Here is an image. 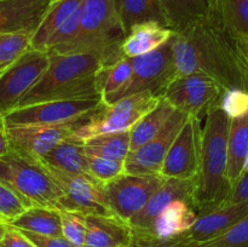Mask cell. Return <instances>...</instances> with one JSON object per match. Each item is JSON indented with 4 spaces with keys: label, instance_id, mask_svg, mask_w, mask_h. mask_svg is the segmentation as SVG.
<instances>
[{
    "label": "cell",
    "instance_id": "cell-1",
    "mask_svg": "<svg viewBox=\"0 0 248 247\" xmlns=\"http://www.w3.org/2000/svg\"><path fill=\"white\" fill-rule=\"evenodd\" d=\"M177 75L201 74L223 90L248 91V63L244 41L223 28L215 11L208 18L173 31L171 38Z\"/></svg>",
    "mask_w": 248,
    "mask_h": 247
},
{
    "label": "cell",
    "instance_id": "cell-2",
    "mask_svg": "<svg viewBox=\"0 0 248 247\" xmlns=\"http://www.w3.org/2000/svg\"><path fill=\"white\" fill-rule=\"evenodd\" d=\"M218 102L205 115L200 166L193 179L191 205L198 216L227 205L232 194V185L228 178L230 119Z\"/></svg>",
    "mask_w": 248,
    "mask_h": 247
},
{
    "label": "cell",
    "instance_id": "cell-3",
    "mask_svg": "<svg viewBox=\"0 0 248 247\" xmlns=\"http://www.w3.org/2000/svg\"><path fill=\"white\" fill-rule=\"evenodd\" d=\"M48 56L47 69L16 108L47 101L102 98L96 84V73L103 65L98 56L91 53H48Z\"/></svg>",
    "mask_w": 248,
    "mask_h": 247
},
{
    "label": "cell",
    "instance_id": "cell-4",
    "mask_svg": "<svg viewBox=\"0 0 248 247\" xmlns=\"http://www.w3.org/2000/svg\"><path fill=\"white\" fill-rule=\"evenodd\" d=\"M126 35L114 0H84L75 38L47 53H91L98 56L103 65L111 64L124 57L120 47Z\"/></svg>",
    "mask_w": 248,
    "mask_h": 247
},
{
    "label": "cell",
    "instance_id": "cell-5",
    "mask_svg": "<svg viewBox=\"0 0 248 247\" xmlns=\"http://www.w3.org/2000/svg\"><path fill=\"white\" fill-rule=\"evenodd\" d=\"M0 182L16 191L29 206L57 207L63 190L47 167L10 150L0 156Z\"/></svg>",
    "mask_w": 248,
    "mask_h": 247
},
{
    "label": "cell",
    "instance_id": "cell-6",
    "mask_svg": "<svg viewBox=\"0 0 248 247\" xmlns=\"http://www.w3.org/2000/svg\"><path fill=\"white\" fill-rule=\"evenodd\" d=\"M160 101L161 97L150 91H144L124 97L114 103H103L91 115L84 119L69 137L84 143L97 135L130 131Z\"/></svg>",
    "mask_w": 248,
    "mask_h": 247
},
{
    "label": "cell",
    "instance_id": "cell-7",
    "mask_svg": "<svg viewBox=\"0 0 248 247\" xmlns=\"http://www.w3.org/2000/svg\"><path fill=\"white\" fill-rule=\"evenodd\" d=\"M131 63L132 73L130 80L107 104L144 91L161 97L165 87L177 75L171 39L152 52L131 58Z\"/></svg>",
    "mask_w": 248,
    "mask_h": 247
},
{
    "label": "cell",
    "instance_id": "cell-8",
    "mask_svg": "<svg viewBox=\"0 0 248 247\" xmlns=\"http://www.w3.org/2000/svg\"><path fill=\"white\" fill-rule=\"evenodd\" d=\"M102 104V98L47 101L16 108L2 116L6 125H61L80 123Z\"/></svg>",
    "mask_w": 248,
    "mask_h": 247
},
{
    "label": "cell",
    "instance_id": "cell-9",
    "mask_svg": "<svg viewBox=\"0 0 248 247\" xmlns=\"http://www.w3.org/2000/svg\"><path fill=\"white\" fill-rule=\"evenodd\" d=\"M63 190L57 210L89 215H114L107 203L104 183L87 173H68L47 167Z\"/></svg>",
    "mask_w": 248,
    "mask_h": 247
},
{
    "label": "cell",
    "instance_id": "cell-10",
    "mask_svg": "<svg viewBox=\"0 0 248 247\" xmlns=\"http://www.w3.org/2000/svg\"><path fill=\"white\" fill-rule=\"evenodd\" d=\"M50 56L45 51L27 50L0 72V114L14 110L24 94L47 69Z\"/></svg>",
    "mask_w": 248,
    "mask_h": 247
},
{
    "label": "cell",
    "instance_id": "cell-11",
    "mask_svg": "<svg viewBox=\"0 0 248 247\" xmlns=\"http://www.w3.org/2000/svg\"><path fill=\"white\" fill-rule=\"evenodd\" d=\"M165 181L161 174L123 173L104 183L107 203L114 215L128 223Z\"/></svg>",
    "mask_w": 248,
    "mask_h": 247
},
{
    "label": "cell",
    "instance_id": "cell-12",
    "mask_svg": "<svg viewBox=\"0 0 248 247\" xmlns=\"http://www.w3.org/2000/svg\"><path fill=\"white\" fill-rule=\"evenodd\" d=\"M224 90L211 77L201 74L176 75L165 87L161 98L174 109L202 120L217 103Z\"/></svg>",
    "mask_w": 248,
    "mask_h": 247
},
{
    "label": "cell",
    "instance_id": "cell-13",
    "mask_svg": "<svg viewBox=\"0 0 248 247\" xmlns=\"http://www.w3.org/2000/svg\"><path fill=\"white\" fill-rule=\"evenodd\" d=\"M201 147V119L189 115L165 157L161 176L177 179L195 178L200 166Z\"/></svg>",
    "mask_w": 248,
    "mask_h": 247
},
{
    "label": "cell",
    "instance_id": "cell-14",
    "mask_svg": "<svg viewBox=\"0 0 248 247\" xmlns=\"http://www.w3.org/2000/svg\"><path fill=\"white\" fill-rule=\"evenodd\" d=\"M188 116V114L176 109L154 138L138 149L128 153L125 159V173L161 174L165 157Z\"/></svg>",
    "mask_w": 248,
    "mask_h": 247
},
{
    "label": "cell",
    "instance_id": "cell-15",
    "mask_svg": "<svg viewBox=\"0 0 248 247\" xmlns=\"http://www.w3.org/2000/svg\"><path fill=\"white\" fill-rule=\"evenodd\" d=\"M80 123L61 125H6L10 150L28 159L39 160L55 145L69 137Z\"/></svg>",
    "mask_w": 248,
    "mask_h": 247
},
{
    "label": "cell",
    "instance_id": "cell-16",
    "mask_svg": "<svg viewBox=\"0 0 248 247\" xmlns=\"http://www.w3.org/2000/svg\"><path fill=\"white\" fill-rule=\"evenodd\" d=\"M247 215L248 203H227L222 207L198 216L193 227L179 236L191 246H195L219 236Z\"/></svg>",
    "mask_w": 248,
    "mask_h": 247
},
{
    "label": "cell",
    "instance_id": "cell-17",
    "mask_svg": "<svg viewBox=\"0 0 248 247\" xmlns=\"http://www.w3.org/2000/svg\"><path fill=\"white\" fill-rule=\"evenodd\" d=\"M191 196H193V179L166 178L164 184L150 196L142 210L138 211L128 220V224L132 228V232H147L153 220L170 202L177 199H182L191 203Z\"/></svg>",
    "mask_w": 248,
    "mask_h": 247
},
{
    "label": "cell",
    "instance_id": "cell-18",
    "mask_svg": "<svg viewBox=\"0 0 248 247\" xmlns=\"http://www.w3.org/2000/svg\"><path fill=\"white\" fill-rule=\"evenodd\" d=\"M52 0H0V34H33Z\"/></svg>",
    "mask_w": 248,
    "mask_h": 247
},
{
    "label": "cell",
    "instance_id": "cell-19",
    "mask_svg": "<svg viewBox=\"0 0 248 247\" xmlns=\"http://www.w3.org/2000/svg\"><path fill=\"white\" fill-rule=\"evenodd\" d=\"M84 247H130L133 232L126 220L115 215H89Z\"/></svg>",
    "mask_w": 248,
    "mask_h": 247
},
{
    "label": "cell",
    "instance_id": "cell-20",
    "mask_svg": "<svg viewBox=\"0 0 248 247\" xmlns=\"http://www.w3.org/2000/svg\"><path fill=\"white\" fill-rule=\"evenodd\" d=\"M196 218L198 215L191 203L186 200L177 199L160 212L147 232L140 234L149 235L160 240L173 239L188 232L195 223Z\"/></svg>",
    "mask_w": 248,
    "mask_h": 247
},
{
    "label": "cell",
    "instance_id": "cell-21",
    "mask_svg": "<svg viewBox=\"0 0 248 247\" xmlns=\"http://www.w3.org/2000/svg\"><path fill=\"white\" fill-rule=\"evenodd\" d=\"M173 35V31L157 22H144L133 26L121 44V55L135 58L161 47Z\"/></svg>",
    "mask_w": 248,
    "mask_h": 247
},
{
    "label": "cell",
    "instance_id": "cell-22",
    "mask_svg": "<svg viewBox=\"0 0 248 247\" xmlns=\"http://www.w3.org/2000/svg\"><path fill=\"white\" fill-rule=\"evenodd\" d=\"M167 26L173 31H183L208 18L215 11L212 0H159Z\"/></svg>",
    "mask_w": 248,
    "mask_h": 247
},
{
    "label": "cell",
    "instance_id": "cell-23",
    "mask_svg": "<svg viewBox=\"0 0 248 247\" xmlns=\"http://www.w3.org/2000/svg\"><path fill=\"white\" fill-rule=\"evenodd\" d=\"M46 167L68 173H89L84 143L68 137L39 159Z\"/></svg>",
    "mask_w": 248,
    "mask_h": 247
},
{
    "label": "cell",
    "instance_id": "cell-24",
    "mask_svg": "<svg viewBox=\"0 0 248 247\" xmlns=\"http://www.w3.org/2000/svg\"><path fill=\"white\" fill-rule=\"evenodd\" d=\"M84 0H56L52 1L45 16L31 38L29 48L38 51H45L46 44L52 34L81 7ZM46 52V51H45Z\"/></svg>",
    "mask_w": 248,
    "mask_h": 247
},
{
    "label": "cell",
    "instance_id": "cell-25",
    "mask_svg": "<svg viewBox=\"0 0 248 247\" xmlns=\"http://www.w3.org/2000/svg\"><path fill=\"white\" fill-rule=\"evenodd\" d=\"M248 154V114L237 119H230L228 137V178L232 190L241 174Z\"/></svg>",
    "mask_w": 248,
    "mask_h": 247
},
{
    "label": "cell",
    "instance_id": "cell-26",
    "mask_svg": "<svg viewBox=\"0 0 248 247\" xmlns=\"http://www.w3.org/2000/svg\"><path fill=\"white\" fill-rule=\"evenodd\" d=\"M114 4L126 33L144 22H157L169 27L159 0H114Z\"/></svg>",
    "mask_w": 248,
    "mask_h": 247
},
{
    "label": "cell",
    "instance_id": "cell-27",
    "mask_svg": "<svg viewBox=\"0 0 248 247\" xmlns=\"http://www.w3.org/2000/svg\"><path fill=\"white\" fill-rule=\"evenodd\" d=\"M11 227L19 230L48 236H61V212L60 210L45 206H31L21 216L9 223Z\"/></svg>",
    "mask_w": 248,
    "mask_h": 247
},
{
    "label": "cell",
    "instance_id": "cell-28",
    "mask_svg": "<svg viewBox=\"0 0 248 247\" xmlns=\"http://www.w3.org/2000/svg\"><path fill=\"white\" fill-rule=\"evenodd\" d=\"M176 109L161 98L156 107L149 113L145 114L135 126L130 130V152L149 142L161 131Z\"/></svg>",
    "mask_w": 248,
    "mask_h": 247
},
{
    "label": "cell",
    "instance_id": "cell-29",
    "mask_svg": "<svg viewBox=\"0 0 248 247\" xmlns=\"http://www.w3.org/2000/svg\"><path fill=\"white\" fill-rule=\"evenodd\" d=\"M215 15L232 36L248 40V0H215Z\"/></svg>",
    "mask_w": 248,
    "mask_h": 247
},
{
    "label": "cell",
    "instance_id": "cell-30",
    "mask_svg": "<svg viewBox=\"0 0 248 247\" xmlns=\"http://www.w3.org/2000/svg\"><path fill=\"white\" fill-rule=\"evenodd\" d=\"M132 73L131 58L121 57L111 64L102 65L96 73V84L104 104L128 82Z\"/></svg>",
    "mask_w": 248,
    "mask_h": 247
},
{
    "label": "cell",
    "instance_id": "cell-31",
    "mask_svg": "<svg viewBox=\"0 0 248 247\" xmlns=\"http://www.w3.org/2000/svg\"><path fill=\"white\" fill-rule=\"evenodd\" d=\"M86 154L125 161L130 153V131L103 133L84 142Z\"/></svg>",
    "mask_w": 248,
    "mask_h": 247
},
{
    "label": "cell",
    "instance_id": "cell-32",
    "mask_svg": "<svg viewBox=\"0 0 248 247\" xmlns=\"http://www.w3.org/2000/svg\"><path fill=\"white\" fill-rule=\"evenodd\" d=\"M31 35L28 31L0 34V72L29 50Z\"/></svg>",
    "mask_w": 248,
    "mask_h": 247
},
{
    "label": "cell",
    "instance_id": "cell-33",
    "mask_svg": "<svg viewBox=\"0 0 248 247\" xmlns=\"http://www.w3.org/2000/svg\"><path fill=\"white\" fill-rule=\"evenodd\" d=\"M193 247H248V215L219 236Z\"/></svg>",
    "mask_w": 248,
    "mask_h": 247
},
{
    "label": "cell",
    "instance_id": "cell-34",
    "mask_svg": "<svg viewBox=\"0 0 248 247\" xmlns=\"http://www.w3.org/2000/svg\"><path fill=\"white\" fill-rule=\"evenodd\" d=\"M86 159L89 173L102 183H107L120 174L125 173V161L106 159L90 154H86Z\"/></svg>",
    "mask_w": 248,
    "mask_h": 247
},
{
    "label": "cell",
    "instance_id": "cell-35",
    "mask_svg": "<svg viewBox=\"0 0 248 247\" xmlns=\"http://www.w3.org/2000/svg\"><path fill=\"white\" fill-rule=\"evenodd\" d=\"M31 206L16 193L0 182V222L9 224Z\"/></svg>",
    "mask_w": 248,
    "mask_h": 247
},
{
    "label": "cell",
    "instance_id": "cell-36",
    "mask_svg": "<svg viewBox=\"0 0 248 247\" xmlns=\"http://www.w3.org/2000/svg\"><path fill=\"white\" fill-rule=\"evenodd\" d=\"M62 236L75 247H84L86 236V220L81 213L72 211H60Z\"/></svg>",
    "mask_w": 248,
    "mask_h": 247
},
{
    "label": "cell",
    "instance_id": "cell-37",
    "mask_svg": "<svg viewBox=\"0 0 248 247\" xmlns=\"http://www.w3.org/2000/svg\"><path fill=\"white\" fill-rule=\"evenodd\" d=\"M218 104L229 119L242 118L248 114V91L241 89L224 90Z\"/></svg>",
    "mask_w": 248,
    "mask_h": 247
},
{
    "label": "cell",
    "instance_id": "cell-38",
    "mask_svg": "<svg viewBox=\"0 0 248 247\" xmlns=\"http://www.w3.org/2000/svg\"><path fill=\"white\" fill-rule=\"evenodd\" d=\"M80 14H81V7L79 10L74 12L55 33L52 34L50 39H48L47 44H46L45 51L53 50V48L58 47V46H62L64 44L70 43L73 39L75 38V35L78 34L79 31V23H80Z\"/></svg>",
    "mask_w": 248,
    "mask_h": 247
},
{
    "label": "cell",
    "instance_id": "cell-39",
    "mask_svg": "<svg viewBox=\"0 0 248 247\" xmlns=\"http://www.w3.org/2000/svg\"><path fill=\"white\" fill-rule=\"evenodd\" d=\"M130 247H193L182 236L173 237L169 240H160L149 235L133 232L132 242Z\"/></svg>",
    "mask_w": 248,
    "mask_h": 247
},
{
    "label": "cell",
    "instance_id": "cell-40",
    "mask_svg": "<svg viewBox=\"0 0 248 247\" xmlns=\"http://www.w3.org/2000/svg\"><path fill=\"white\" fill-rule=\"evenodd\" d=\"M21 232L35 247H75L62 235L61 236H48V235L34 234V232H26V230H21Z\"/></svg>",
    "mask_w": 248,
    "mask_h": 247
},
{
    "label": "cell",
    "instance_id": "cell-41",
    "mask_svg": "<svg viewBox=\"0 0 248 247\" xmlns=\"http://www.w3.org/2000/svg\"><path fill=\"white\" fill-rule=\"evenodd\" d=\"M0 247H35L23 232L17 228L5 224V230L0 237Z\"/></svg>",
    "mask_w": 248,
    "mask_h": 247
},
{
    "label": "cell",
    "instance_id": "cell-42",
    "mask_svg": "<svg viewBox=\"0 0 248 247\" xmlns=\"http://www.w3.org/2000/svg\"><path fill=\"white\" fill-rule=\"evenodd\" d=\"M228 203H248V171L244 172L236 182Z\"/></svg>",
    "mask_w": 248,
    "mask_h": 247
},
{
    "label": "cell",
    "instance_id": "cell-43",
    "mask_svg": "<svg viewBox=\"0 0 248 247\" xmlns=\"http://www.w3.org/2000/svg\"><path fill=\"white\" fill-rule=\"evenodd\" d=\"M10 152L9 139L6 133V124H5L4 116L0 115V156L7 154Z\"/></svg>",
    "mask_w": 248,
    "mask_h": 247
},
{
    "label": "cell",
    "instance_id": "cell-44",
    "mask_svg": "<svg viewBox=\"0 0 248 247\" xmlns=\"http://www.w3.org/2000/svg\"><path fill=\"white\" fill-rule=\"evenodd\" d=\"M244 46H245V53H246V58H247V63H248V40L244 41Z\"/></svg>",
    "mask_w": 248,
    "mask_h": 247
},
{
    "label": "cell",
    "instance_id": "cell-45",
    "mask_svg": "<svg viewBox=\"0 0 248 247\" xmlns=\"http://www.w3.org/2000/svg\"><path fill=\"white\" fill-rule=\"evenodd\" d=\"M4 230H5V224L0 223V237H1L2 234H4Z\"/></svg>",
    "mask_w": 248,
    "mask_h": 247
},
{
    "label": "cell",
    "instance_id": "cell-46",
    "mask_svg": "<svg viewBox=\"0 0 248 247\" xmlns=\"http://www.w3.org/2000/svg\"><path fill=\"white\" fill-rule=\"evenodd\" d=\"M247 171H248V154H247L246 162H245V167H244V172H247Z\"/></svg>",
    "mask_w": 248,
    "mask_h": 247
},
{
    "label": "cell",
    "instance_id": "cell-47",
    "mask_svg": "<svg viewBox=\"0 0 248 247\" xmlns=\"http://www.w3.org/2000/svg\"><path fill=\"white\" fill-rule=\"evenodd\" d=\"M52 1H56V0H52Z\"/></svg>",
    "mask_w": 248,
    "mask_h": 247
},
{
    "label": "cell",
    "instance_id": "cell-48",
    "mask_svg": "<svg viewBox=\"0 0 248 247\" xmlns=\"http://www.w3.org/2000/svg\"><path fill=\"white\" fill-rule=\"evenodd\" d=\"M212 1H213V2H215V0H212Z\"/></svg>",
    "mask_w": 248,
    "mask_h": 247
},
{
    "label": "cell",
    "instance_id": "cell-49",
    "mask_svg": "<svg viewBox=\"0 0 248 247\" xmlns=\"http://www.w3.org/2000/svg\"><path fill=\"white\" fill-rule=\"evenodd\" d=\"M0 115H1V114H0Z\"/></svg>",
    "mask_w": 248,
    "mask_h": 247
},
{
    "label": "cell",
    "instance_id": "cell-50",
    "mask_svg": "<svg viewBox=\"0 0 248 247\" xmlns=\"http://www.w3.org/2000/svg\"><path fill=\"white\" fill-rule=\"evenodd\" d=\"M0 223H1V222H0Z\"/></svg>",
    "mask_w": 248,
    "mask_h": 247
}]
</instances>
